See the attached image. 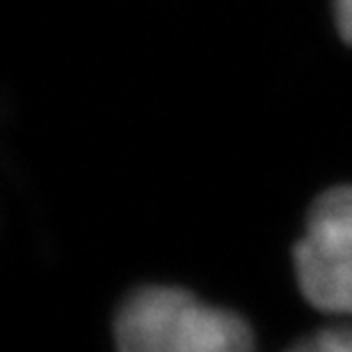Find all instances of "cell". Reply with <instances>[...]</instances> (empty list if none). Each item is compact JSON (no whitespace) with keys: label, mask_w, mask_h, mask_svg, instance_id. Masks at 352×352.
<instances>
[{"label":"cell","mask_w":352,"mask_h":352,"mask_svg":"<svg viewBox=\"0 0 352 352\" xmlns=\"http://www.w3.org/2000/svg\"><path fill=\"white\" fill-rule=\"evenodd\" d=\"M115 336L119 352H254L241 316L167 286L131 293L117 314Z\"/></svg>","instance_id":"1"},{"label":"cell","mask_w":352,"mask_h":352,"mask_svg":"<svg viewBox=\"0 0 352 352\" xmlns=\"http://www.w3.org/2000/svg\"><path fill=\"white\" fill-rule=\"evenodd\" d=\"M336 23H339L341 37L352 44V0H334Z\"/></svg>","instance_id":"5"},{"label":"cell","mask_w":352,"mask_h":352,"mask_svg":"<svg viewBox=\"0 0 352 352\" xmlns=\"http://www.w3.org/2000/svg\"><path fill=\"white\" fill-rule=\"evenodd\" d=\"M295 274L309 305L322 311L352 316V263L336 261L300 241L293 250Z\"/></svg>","instance_id":"2"},{"label":"cell","mask_w":352,"mask_h":352,"mask_svg":"<svg viewBox=\"0 0 352 352\" xmlns=\"http://www.w3.org/2000/svg\"><path fill=\"white\" fill-rule=\"evenodd\" d=\"M288 352H352V327L322 329L302 339Z\"/></svg>","instance_id":"4"},{"label":"cell","mask_w":352,"mask_h":352,"mask_svg":"<svg viewBox=\"0 0 352 352\" xmlns=\"http://www.w3.org/2000/svg\"><path fill=\"white\" fill-rule=\"evenodd\" d=\"M302 241L336 261L352 263V186L327 190L311 204Z\"/></svg>","instance_id":"3"}]
</instances>
